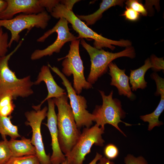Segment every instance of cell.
<instances>
[{"mask_svg": "<svg viewBox=\"0 0 164 164\" xmlns=\"http://www.w3.org/2000/svg\"><path fill=\"white\" fill-rule=\"evenodd\" d=\"M66 92L60 97L53 99L57 107L58 138L60 148L64 155L72 150L78 139L81 132L77 125L73 113L68 101Z\"/></svg>", "mask_w": 164, "mask_h": 164, "instance_id": "1", "label": "cell"}, {"mask_svg": "<svg viewBox=\"0 0 164 164\" xmlns=\"http://www.w3.org/2000/svg\"><path fill=\"white\" fill-rule=\"evenodd\" d=\"M7 5L0 14V19L9 20L18 13L36 14L45 10L39 0H6Z\"/></svg>", "mask_w": 164, "mask_h": 164, "instance_id": "13", "label": "cell"}, {"mask_svg": "<svg viewBox=\"0 0 164 164\" xmlns=\"http://www.w3.org/2000/svg\"><path fill=\"white\" fill-rule=\"evenodd\" d=\"M152 67L149 58H148L143 65L138 69L130 70L129 80L132 91H136L138 89H143L147 87V83L145 80V75L147 71Z\"/></svg>", "mask_w": 164, "mask_h": 164, "instance_id": "18", "label": "cell"}, {"mask_svg": "<svg viewBox=\"0 0 164 164\" xmlns=\"http://www.w3.org/2000/svg\"><path fill=\"white\" fill-rule=\"evenodd\" d=\"M161 96L159 102L155 110L152 113L140 116V119L144 122L149 123L148 130H151L154 127L163 124L159 120V117L164 110V91L160 93Z\"/></svg>", "mask_w": 164, "mask_h": 164, "instance_id": "19", "label": "cell"}, {"mask_svg": "<svg viewBox=\"0 0 164 164\" xmlns=\"http://www.w3.org/2000/svg\"><path fill=\"white\" fill-rule=\"evenodd\" d=\"M8 144L12 157L36 155L35 148L29 139L24 137L21 140L11 138L8 141Z\"/></svg>", "mask_w": 164, "mask_h": 164, "instance_id": "16", "label": "cell"}, {"mask_svg": "<svg viewBox=\"0 0 164 164\" xmlns=\"http://www.w3.org/2000/svg\"><path fill=\"white\" fill-rule=\"evenodd\" d=\"M9 35L7 32H4L0 27V56L6 55L9 47Z\"/></svg>", "mask_w": 164, "mask_h": 164, "instance_id": "25", "label": "cell"}, {"mask_svg": "<svg viewBox=\"0 0 164 164\" xmlns=\"http://www.w3.org/2000/svg\"><path fill=\"white\" fill-rule=\"evenodd\" d=\"M102 155L98 152H97L94 159L88 164H96L97 162L101 158Z\"/></svg>", "mask_w": 164, "mask_h": 164, "instance_id": "33", "label": "cell"}, {"mask_svg": "<svg viewBox=\"0 0 164 164\" xmlns=\"http://www.w3.org/2000/svg\"><path fill=\"white\" fill-rule=\"evenodd\" d=\"M80 43L79 39L71 41L68 53L65 57L58 59V61L63 59L62 65L64 75L67 77L73 75V87L79 95L83 89H88L93 87L84 76V67L79 52Z\"/></svg>", "mask_w": 164, "mask_h": 164, "instance_id": "6", "label": "cell"}, {"mask_svg": "<svg viewBox=\"0 0 164 164\" xmlns=\"http://www.w3.org/2000/svg\"><path fill=\"white\" fill-rule=\"evenodd\" d=\"M48 108L45 106L40 109L29 111L25 113L27 121L25 124L31 128L32 135L31 142L35 147L36 155L40 164H52L50 155L46 153L41 132V126L43 121L47 115Z\"/></svg>", "mask_w": 164, "mask_h": 164, "instance_id": "11", "label": "cell"}, {"mask_svg": "<svg viewBox=\"0 0 164 164\" xmlns=\"http://www.w3.org/2000/svg\"><path fill=\"white\" fill-rule=\"evenodd\" d=\"M12 116L4 117L0 114V134L3 139L9 136L11 138L21 137L17 126L13 125L11 119Z\"/></svg>", "mask_w": 164, "mask_h": 164, "instance_id": "20", "label": "cell"}, {"mask_svg": "<svg viewBox=\"0 0 164 164\" xmlns=\"http://www.w3.org/2000/svg\"><path fill=\"white\" fill-rule=\"evenodd\" d=\"M97 164H115L114 163L105 157H101Z\"/></svg>", "mask_w": 164, "mask_h": 164, "instance_id": "32", "label": "cell"}, {"mask_svg": "<svg viewBox=\"0 0 164 164\" xmlns=\"http://www.w3.org/2000/svg\"><path fill=\"white\" fill-rule=\"evenodd\" d=\"M152 66V69L156 71L164 70V60L163 57L159 58L154 55H152L149 58Z\"/></svg>", "mask_w": 164, "mask_h": 164, "instance_id": "27", "label": "cell"}, {"mask_svg": "<svg viewBox=\"0 0 164 164\" xmlns=\"http://www.w3.org/2000/svg\"><path fill=\"white\" fill-rule=\"evenodd\" d=\"M47 66L61 78L62 84L66 89L70 100V104L77 128L80 129L84 126L90 127L94 121V117L86 109L87 101L85 98L76 93L71 82L57 67H52L49 64Z\"/></svg>", "mask_w": 164, "mask_h": 164, "instance_id": "9", "label": "cell"}, {"mask_svg": "<svg viewBox=\"0 0 164 164\" xmlns=\"http://www.w3.org/2000/svg\"><path fill=\"white\" fill-rule=\"evenodd\" d=\"M68 22L64 18L61 17L53 28L46 31L38 38L37 41L43 42L53 33L56 32L57 37L51 45L43 50H36L32 53L30 58L34 60L39 59L44 56H50L54 53H59L61 49L67 43L77 39L70 31Z\"/></svg>", "mask_w": 164, "mask_h": 164, "instance_id": "10", "label": "cell"}, {"mask_svg": "<svg viewBox=\"0 0 164 164\" xmlns=\"http://www.w3.org/2000/svg\"><path fill=\"white\" fill-rule=\"evenodd\" d=\"M13 51L4 56H0V97L6 94L11 95L14 99L18 97H26L33 93L32 87L34 84L28 76L19 79L9 66V61L11 56L21 46L20 41Z\"/></svg>", "mask_w": 164, "mask_h": 164, "instance_id": "3", "label": "cell"}, {"mask_svg": "<svg viewBox=\"0 0 164 164\" xmlns=\"http://www.w3.org/2000/svg\"><path fill=\"white\" fill-rule=\"evenodd\" d=\"M127 7L130 8L144 16L147 15V12L143 5L137 0H129L125 2Z\"/></svg>", "mask_w": 164, "mask_h": 164, "instance_id": "24", "label": "cell"}, {"mask_svg": "<svg viewBox=\"0 0 164 164\" xmlns=\"http://www.w3.org/2000/svg\"><path fill=\"white\" fill-rule=\"evenodd\" d=\"M109 74L111 77L110 85L115 87L119 95H124L129 98L134 97L129 84V77L125 73V69H120L112 62L108 65Z\"/></svg>", "mask_w": 164, "mask_h": 164, "instance_id": "15", "label": "cell"}, {"mask_svg": "<svg viewBox=\"0 0 164 164\" xmlns=\"http://www.w3.org/2000/svg\"><path fill=\"white\" fill-rule=\"evenodd\" d=\"M124 0H103L100 3L99 8L94 13L87 15H78L77 17L82 21H85L87 26L94 24L102 17L104 12L111 7L116 5L122 7Z\"/></svg>", "mask_w": 164, "mask_h": 164, "instance_id": "17", "label": "cell"}, {"mask_svg": "<svg viewBox=\"0 0 164 164\" xmlns=\"http://www.w3.org/2000/svg\"><path fill=\"white\" fill-rule=\"evenodd\" d=\"M0 141V164H5L12 157L6 138Z\"/></svg>", "mask_w": 164, "mask_h": 164, "instance_id": "23", "label": "cell"}, {"mask_svg": "<svg viewBox=\"0 0 164 164\" xmlns=\"http://www.w3.org/2000/svg\"><path fill=\"white\" fill-rule=\"evenodd\" d=\"M5 164H40L36 155L11 157Z\"/></svg>", "mask_w": 164, "mask_h": 164, "instance_id": "22", "label": "cell"}, {"mask_svg": "<svg viewBox=\"0 0 164 164\" xmlns=\"http://www.w3.org/2000/svg\"><path fill=\"white\" fill-rule=\"evenodd\" d=\"M53 17L59 19L63 17L72 25L73 29L78 34L77 39H90L94 40L98 47H104L112 50L114 49V45L121 47H127L132 45L131 42L128 40H114L103 37L98 34L88 27L79 19L72 10L69 9L64 5L59 3L53 9L50 13Z\"/></svg>", "mask_w": 164, "mask_h": 164, "instance_id": "2", "label": "cell"}, {"mask_svg": "<svg viewBox=\"0 0 164 164\" xmlns=\"http://www.w3.org/2000/svg\"><path fill=\"white\" fill-rule=\"evenodd\" d=\"M12 96L6 94L0 97V114L4 117L11 115L15 108Z\"/></svg>", "mask_w": 164, "mask_h": 164, "instance_id": "21", "label": "cell"}, {"mask_svg": "<svg viewBox=\"0 0 164 164\" xmlns=\"http://www.w3.org/2000/svg\"><path fill=\"white\" fill-rule=\"evenodd\" d=\"M105 157L111 160L116 158L119 154L117 147L114 145L110 144L107 145L104 149Z\"/></svg>", "mask_w": 164, "mask_h": 164, "instance_id": "26", "label": "cell"}, {"mask_svg": "<svg viewBox=\"0 0 164 164\" xmlns=\"http://www.w3.org/2000/svg\"><path fill=\"white\" fill-rule=\"evenodd\" d=\"M125 164H148L146 160L142 156L135 157L131 154H128L124 158Z\"/></svg>", "mask_w": 164, "mask_h": 164, "instance_id": "28", "label": "cell"}, {"mask_svg": "<svg viewBox=\"0 0 164 164\" xmlns=\"http://www.w3.org/2000/svg\"><path fill=\"white\" fill-rule=\"evenodd\" d=\"M80 43L90 57L91 69L87 81L91 84H94L99 78L107 72L108 65L113 60L122 57L133 59L136 56L135 50L131 46L126 47L120 52L112 53L93 47L84 39H81Z\"/></svg>", "mask_w": 164, "mask_h": 164, "instance_id": "4", "label": "cell"}, {"mask_svg": "<svg viewBox=\"0 0 164 164\" xmlns=\"http://www.w3.org/2000/svg\"><path fill=\"white\" fill-rule=\"evenodd\" d=\"M42 81L44 82L46 84L48 90V95L40 104L37 106H32V108L35 110L40 109L42 105L48 99L52 98L59 97L66 92L64 89L56 84L48 66L43 65L42 67L37 79L34 82V84L38 85Z\"/></svg>", "mask_w": 164, "mask_h": 164, "instance_id": "14", "label": "cell"}, {"mask_svg": "<svg viewBox=\"0 0 164 164\" xmlns=\"http://www.w3.org/2000/svg\"><path fill=\"white\" fill-rule=\"evenodd\" d=\"M47 122L44 124L48 128L51 138L52 153L50 157L52 164H61L66 159L59 144L57 127V115L55 110V104L51 98L47 100Z\"/></svg>", "mask_w": 164, "mask_h": 164, "instance_id": "12", "label": "cell"}, {"mask_svg": "<svg viewBox=\"0 0 164 164\" xmlns=\"http://www.w3.org/2000/svg\"><path fill=\"white\" fill-rule=\"evenodd\" d=\"M7 5L6 0H0V14L5 10Z\"/></svg>", "mask_w": 164, "mask_h": 164, "instance_id": "34", "label": "cell"}, {"mask_svg": "<svg viewBox=\"0 0 164 164\" xmlns=\"http://www.w3.org/2000/svg\"><path fill=\"white\" fill-rule=\"evenodd\" d=\"M61 164H69L67 159L66 158L65 161L62 163Z\"/></svg>", "mask_w": 164, "mask_h": 164, "instance_id": "35", "label": "cell"}, {"mask_svg": "<svg viewBox=\"0 0 164 164\" xmlns=\"http://www.w3.org/2000/svg\"><path fill=\"white\" fill-rule=\"evenodd\" d=\"M125 9L122 15L126 19L131 21H135L138 19L140 14L130 8L126 6Z\"/></svg>", "mask_w": 164, "mask_h": 164, "instance_id": "29", "label": "cell"}, {"mask_svg": "<svg viewBox=\"0 0 164 164\" xmlns=\"http://www.w3.org/2000/svg\"><path fill=\"white\" fill-rule=\"evenodd\" d=\"M41 6L51 13L53 9L58 3L60 0H39Z\"/></svg>", "mask_w": 164, "mask_h": 164, "instance_id": "30", "label": "cell"}, {"mask_svg": "<svg viewBox=\"0 0 164 164\" xmlns=\"http://www.w3.org/2000/svg\"><path fill=\"white\" fill-rule=\"evenodd\" d=\"M80 0H60V3L65 5L67 8L70 10H72V8L74 5L77 2H79Z\"/></svg>", "mask_w": 164, "mask_h": 164, "instance_id": "31", "label": "cell"}, {"mask_svg": "<svg viewBox=\"0 0 164 164\" xmlns=\"http://www.w3.org/2000/svg\"><path fill=\"white\" fill-rule=\"evenodd\" d=\"M104 128L96 124L90 128H85L71 151L65 155L69 164H83L86 156L91 152L94 145L102 146L105 141L102 137Z\"/></svg>", "mask_w": 164, "mask_h": 164, "instance_id": "8", "label": "cell"}, {"mask_svg": "<svg viewBox=\"0 0 164 164\" xmlns=\"http://www.w3.org/2000/svg\"><path fill=\"white\" fill-rule=\"evenodd\" d=\"M50 19L51 16L46 10L36 14H21L10 19H0V27H4L11 32L8 44L10 48L13 42H19V33L25 29L29 30L33 27L44 29Z\"/></svg>", "mask_w": 164, "mask_h": 164, "instance_id": "7", "label": "cell"}, {"mask_svg": "<svg viewBox=\"0 0 164 164\" xmlns=\"http://www.w3.org/2000/svg\"><path fill=\"white\" fill-rule=\"evenodd\" d=\"M99 91L102 97V104L97 105L92 113L94 117V121L103 128L106 124L111 125L126 136L119 127L118 124L122 122L126 126L132 125L121 120L125 117L126 113L122 109L121 101L117 98H113L112 91L108 95H106L104 91Z\"/></svg>", "mask_w": 164, "mask_h": 164, "instance_id": "5", "label": "cell"}]
</instances>
